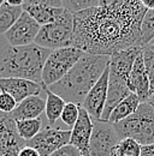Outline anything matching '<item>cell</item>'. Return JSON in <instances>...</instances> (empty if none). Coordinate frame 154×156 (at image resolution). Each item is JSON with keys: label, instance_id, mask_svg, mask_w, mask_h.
Here are the masks:
<instances>
[{"label": "cell", "instance_id": "36", "mask_svg": "<svg viewBox=\"0 0 154 156\" xmlns=\"http://www.w3.org/2000/svg\"><path fill=\"white\" fill-rule=\"evenodd\" d=\"M2 4H4V0H0V6H1Z\"/></svg>", "mask_w": 154, "mask_h": 156}, {"label": "cell", "instance_id": "20", "mask_svg": "<svg viewBox=\"0 0 154 156\" xmlns=\"http://www.w3.org/2000/svg\"><path fill=\"white\" fill-rule=\"evenodd\" d=\"M41 87L46 91V95H47L45 112H46V118H47V121H48V126L53 127L56 121L61 117V113H63V109H64L66 102L61 98H59L58 95L53 94L48 89V87H46L43 84H41Z\"/></svg>", "mask_w": 154, "mask_h": 156}, {"label": "cell", "instance_id": "8", "mask_svg": "<svg viewBox=\"0 0 154 156\" xmlns=\"http://www.w3.org/2000/svg\"><path fill=\"white\" fill-rule=\"evenodd\" d=\"M71 130H60L52 126H46L33 139L25 144L38 151L40 156H51L61 147L69 144Z\"/></svg>", "mask_w": 154, "mask_h": 156}, {"label": "cell", "instance_id": "16", "mask_svg": "<svg viewBox=\"0 0 154 156\" xmlns=\"http://www.w3.org/2000/svg\"><path fill=\"white\" fill-rule=\"evenodd\" d=\"M127 84L129 90L138 98L141 103L147 102V100L149 98V80L146 72L142 53L135 60V64Z\"/></svg>", "mask_w": 154, "mask_h": 156}, {"label": "cell", "instance_id": "13", "mask_svg": "<svg viewBox=\"0 0 154 156\" xmlns=\"http://www.w3.org/2000/svg\"><path fill=\"white\" fill-rule=\"evenodd\" d=\"M25 145L17 133L16 122L9 114L0 112V156H17Z\"/></svg>", "mask_w": 154, "mask_h": 156}, {"label": "cell", "instance_id": "23", "mask_svg": "<svg viewBox=\"0 0 154 156\" xmlns=\"http://www.w3.org/2000/svg\"><path fill=\"white\" fill-rule=\"evenodd\" d=\"M141 150L142 145L135 139L124 138L120 139L116 145L112 156H141Z\"/></svg>", "mask_w": 154, "mask_h": 156}, {"label": "cell", "instance_id": "1", "mask_svg": "<svg viewBox=\"0 0 154 156\" xmlns=\"http://www.w3.org/2000/svg\"><path fill=\"white\" fill-rule=\"evenodd\" d=\"M147 11L140 0H104L101 6L72 13L74 47L107 57L130 47H143L141 25Z\"/></svg>", "mask_w": 154, "mask_h": 156}, {"label": "cell", "instance_id": "32", "mask_svg": "<svg viewBox=\"0 0 154 156\" xmlns=\"http://www.w3.org/2000/svg\"><path fill=\"white\" fill-rule=\"evenodd\" d=\"M142 4L147 10H154V0H142Z\"/></svg>", "mask_w": 154, "mask_h": 156}, {"label": "cell", "instance_id": "4", "mask_svg": "<svg viewBox=\"0 0 154 156\" xmlns=\"http://www.w3.org/2000/svg\"><path fill=\"white\" fill-rule=\"evenodd\" d=\"M113 126L120 139L131 138L142 147L154 144V108L148 102L140 103L134 114Z\"/></svg>", "mask_w": 154, "mask_h": 156}, {"label": "cell", "instance_id": "15", "mask_svg": "<svg viewBox=\"0 0 154 156\" xmlns=\"http://www.w3.org/2000/svg\"><path fill=\"white\" fill-rule=\"evenodd\" d=\"M42 87L41 84L20 79V78H0V91L11 95L17 105L29 96L38 95Z\"/></svg>", "mask_w": 154, "mask_h": 156}, {"label": "cell", "instance_id": "30", "mask_svg": "<svg viewBox=\"0 0 154 156\" xmlns=\"http://www.w3.org/2000/svg\"><path fill=\"white\" fill-rule=\"evenodd\" d=\"M17 156H40V154H38L35 149H33V148L25 145L24 148H22V149L19 150V153L17 154Z\"/></svg>", "mask_w": 154, "mask_h": 156}, {"label": "cell", "instance_id": "19", "mask_svg": "<svg viewBox=\"0 0 154 156\" xmlns=\"http://www.w3.org/2000/svg\"><path fill=\"white\" fill-rule=\"evenodd\" d=\"M140 103L141 102H140L138 98L134 93H130V95L124 98L120 103H118V106L112 111V113L110 114V118H108V122L115 125L117 122L130 117L131 114H134L137 111Z\"/></svg>", "mask_w": 154, "mask_h": 156}, {"label": "cell", "instance_id": "17", "mask_svg": "<svg viewBox=\"0 0 154 156\" xmlns=\"http://www.w3.org/2000/svg\"><path fill=\"white\" fill-rule=\"evenodd\" d=\"M45 108H46V101L41 96L38 95L29 96L18 103L15 111L9 115L13 121L38 119L40 115L45 112Z\"/></svg>", "mask_w": 154, "mask_h": 156}, {"label": "cell", "instance_id": "28", "mask_svg": "<svg viewBox=\"0 0 154 156\" xmlns=\"http://www.w3.org/2000/svg\"><path fill=\"white\" fill-rule=\"evenodd\" d=\"M16 107H17V102L15 98L6 93L0 91V112L1 113L10 114L15 111Z\"/></svg>", "mask_w": 154, "mask_h": 156}, {"label": "cell", "instance_id": "2", "mask_svg": "<svg viewBox=\"0 0 154 156\" xmlns=\"http://www.w3.org/2000/svg\"><path fill=\"white\" fill-rule=\"evenodd\" d=\"M108 62L110 57L107 55L84 53L75 66L59 82L48 87V89L66 103L71 102L77 106H82L90 89L95 85L105 69L108 66Z\"/></svg>", "mask_w": 154, "mask_h": 156}, {"label": "cell", "instance_id": "22", "mask_svg": "<svg viewBox=\"0 0 154 156\" xmlns=\"http://www.w3.org/2000/svg\"><path fill=\"white\" fill-rule=\"evenodd\" d=\"M15 122H16L17 133L24 142L33 139L41 131V126H42V120L40 118L31 120H19Z\"/></svg>", "mask_w": 154, "mask_h": 156}, {"label": "cell", "instance_id": "29", "mask_svg": "<svg viewBox=\"0 0 154 156\" xmlns=\"http://www.w3.org/2000/svg\"><path fill=\"white\" fill-rule=\"evenodd\" d=\"M81 153L77 150L75 147L66 144L64 147H61L60 149H58L57 151H54L51 156H79Z\"/></svg>", "mask_w": 154, "mask_h": 156}, {"label": "cell", "instance_id": "26", "mask_svg": "<svg viewBox=\"0 0 154 156\" xmlns=\"http://www.w3.org/2000/svg\"><path fill=\"white\" fill-rule=\"evenodd\" d=\"M142 58L145 62L146 72L149 80V96L154 93V51L146 46L142 51Z\"/></svg>", "mask_w": 154, "mask_h": 156}, {"label": "cell", "instance_id": "31", "mask_svg": "<svg viewBox=\"0 0 154 156\" xmlns=\"http://www.w3.org/2000/svg\"><path fill=\"white\" fill-rule=\"evenodd\" d=\"M141 156H154V144L142 147Z\"/></svg>", "mask_w": 154, "mask_h": 156}, {"label": "cell", "instance_id": "11", "mask_svg": "<svg viewBox=\"0 0 154 156\" xmlns=\"http://www.w3.org/2000/svg\"><path fill=\"white\" fill-rule=\"evenodd\" d=\"M108 73L110 69L108 66L105 69L102 76L99 78V80L95 83V85L90 89L88 95L86 96L82 108L89 114L93 121L101 120L102 112L105 108L106 98H107V88H108Z\"/></svg>", "mask_w": 154, "mask_h": 156}, {"label": "cell", "instance_id": "18", "mask_svg": "<svg viewBox=\"0 0 154 156\" xmlns=\"http://www.w3.org/2000/svg\"><path fill=\"white\" fill-rule=\"evenodd\" d=\"M130 93L131 91L129 90L127 83L108 77L107 98H106V103H105L101 120L108 121V118H110V114L112 113V111L118 106V103H120L125 98H128L130 95Z\"/></svg>", "mask_w": 154, "mask_h": 156}, {"label": "cell", "instance_id": "25", "mask_svg": "<svg viewBox=\"0 0 154 156\" xmlns=\"http://www.w3.org/2000/svg\"><path fill=\"white\" fill-rule=\"evenodd\" d=\"M104 5V0H66L63 1V7L69 10L71 13H76L83 10Z\"/></svg>", "mask_w": 154, "mask_h": 156}, {"label": "cell", "instance_id": "33", "mask_svg": "<svg viewBox=\"0 0 154 156\" xmlns=\"http://www.w3.org/2000/svg\"><path fill=\"white\" fill-rule=\"evenodd\" d=\"M23 2L24 1H22V0H7V4L9 5H11V6H15V7H20V6H23Z\"/></svg>", "mask_w": 154, "mask_h": 156}, {"label": "cell", "instance_id": "7", "mask_svg": "<svg viewBox=\"0 0 154 156\" xmlns=\"http://www.w3.org/2000/svg\"><path fill=\"white\" fill-rule=\"evenodd\" d=\"M120 138L115 126L108 121H93V132L89 140V156H112Z\"/></svg>", "mask_w": 154, "mask_h": 156}, {"label": "cell", "instance_id": "12", "mask_svg": "<svg viewBox=\"0 0 154 156\" xmlns=\"http://www.w3.org/2000/svg\"><path fill=\"white\" fill-rule=\"evenodd\" d=\"M143 48L145 47H130L113 53L110 57V62H108V69H110L108 77L128 83L135 60L142 53Z\"/></svg>", "mask_w": 154, "mask_h": 156}, {"label": "cell", "instance_id": "34", "mask_svg": "<svg viewBox=\"0 0 154 156\" xmlns=\"http://www.w3.org/2000/svg\"><path fill=\"white\" fill-rule=\"evenodd\" d=\"M147 102H148V103H149V105L154 108V93L153 94H151V96H149V98L147 100Z\"/></svg>", "mask_w": 154, "mask_h": 156}, {"label": "cell", "instance_id": "37", "mask_svg": "<svg viewBox=\"0 0 154 156\" xmlns=\"http://www.w3.org/2000/svg\"><path fill=\"white\" fill-rule=\"evenodd\" d=\"M148 47H149L151 49H153V51H154V46H148Z\"/></svg>", "mask_w": 154, "mask_h": 156}, {"label": "cell", "instance_id": "27", "mask_svg": "<svg viewBox=\"0 0 154 156\" xmlns=\"http://www.w3.org/2000/svg\"><path fill=\"white\" fill-rule=\"evenodd\" d=\"M79 107L81 106H77L71 102H68L65 105L60 119L65 125H68V127H74V125L76 124L78 115H79Z\"/></svg>", "mask_w": 154, "mask_h": 156}, {"label": "cell", "instance_id": "5", "mask_svg": "<svg viewBox=\"0 0 154 156\" xmlns=\"http://www.w3.org/2000/svg\"><path fill=\"white\" fill-rule=\"evenodd\" d=\"M34 43L50 51L74 47V15L64 9L53 23L41 27Z\"/></svg>", "mask_w": 154, "mask_h": 156}, {"label": "cell", "instance_id": "9", "mask_svg": "<svg viewBox=\"0 0 154 156\" xmlns=\"http://www.w3.org/2000/svg\"><path fill=\"white\" fill-rule=\"evenodd\" d=\"M41 27L33 20L27 12L23 11L19 20L13 24V27L7 30L4 36L9 42V46L20 47L29 46L35 42Z\"/></svg>", "mask_w": 154, "mask_h": 156}, {"label": "cell", "instance_id": "10", "mask_svg": "<svg viewBox=\"0 0 154 156\" xmlns=\"http://www.w3.org/2000/svg\"><path fill=\"white\" fill-rule=\"evenodd\" d=\"M22 9L40 27L53 23L64 10L61 0H28Z\"/></svg>", "mask_w": 154, "mask_h": 156}, {"label": "cell", "instance_id": "35", "mask_svg": "<svg viewBox=\"0 0 154 156\" xmlns=\"http://www.w3.org/2000/svg\"><path fill=\"white\" fill-rule=\"evenodd\" d=\"M148 46H154V40L152 41V42H151V43H149V44H148Z\"/></svg>", "mask_w": 154, "mask_h": 156}, {"label": "cell", "instance_id": "14", "mask_svg": "<svg viewBox=\"0 0 154 156\" xmlns=\"http://www.w3.org/2000/svg\"><path fill=\"white\" fill-rule=\"evenodd\" d=\"M93 132V120L89 114L79 107V115L76 124L71 129L69 144L75 147L81 155L89 156V140Z\"/></svg>", "mask_w": 154, "mask_h": 156}, {"label": "cell", "instance_id": "21", "mask_svg": "<svg viewBox=\"0 0 154 156\" xmlns=\"http://www.w3.org/2000/svg\"><path fill=\"white\" fill-rule=\"evenodd\" d=\"M22 13V6L15 7L9 5L7 1H4V4L0 6V34H5L7 30H10L13 24L19 20Z\"/></svg>", "mask_w": 154, "mask_h": 156}, {"label": "cell", "instance_id": "6", "mask_svg": "<svg viewBox=\"0 0 154 156\" xmlns=\"http://www.w3.org/2000/svg\"><path fill=\"white\" fill-rule=\"evenodd\" d=\"M84 52L76 47H68L52 51L46 60L42 70V83L46 87H51L59 82L83 57Z\"/></svg>", "mask_w": 154, "mask_h": 156}, {"label": "cell", "instance_id": "24", "mask_svg": "<svg viewBox=\"0 0 154 156\" xmlns=\"http://www.w3.org/2000/svg\"><path fill=\"white\" fill-rule=\"evenodd\" d=\"M154 40V10H148L141 25V43L148 46Z\"/></svg>", "mask_w": 154, "mask_h": 156}, {"label": "cell", "instance_id": "3", "mask_svg": "<svg viewBox=\"0 0 154 156\" xmlns=\"http://www.w3.org/2000/svg\"><path fill=\"white\" fill-rule=\"evenodd\" d=\"M52 51L33 43L0 51V78H20L41 84L42 70Z\"/></svg>", "mask_w": 154, "mask_h": 156}, {"label": "cell", "instance_id": "38", "mask_svg": "<svg viewBox=\"0 0 154 156\" xmlns=\"http://www.w3.org/2000/svg\"><path fill=\"white\" fill-rule=\"evenodd\" d=\"M79 156H83V155H79Z\"/></svg>", "mask_w": 154, "mask_h": 156}]
</instances>
